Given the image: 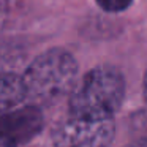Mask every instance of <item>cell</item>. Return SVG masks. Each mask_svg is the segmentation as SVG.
I'll list each match as a JSON object with an SVG mask.
<instances>
[{
	"label": "cell",
	"instance_id": "5",
	"mask_svg": "<svg viewBox=\"0 0 147 147\" xmlns=\"http://www.w3.org/2000/svg\"><path fill=\"white\" fill-rule=\"evenodd\" d=\"M26 101L22 76L16 73H0V115L16 109Z\"/></svg>",
	"mask_w": 147,
	"mask_h": 147
},
{
	"label": "cell",
	"instance_id": "11",
	"mask_svg": "<svg viewBox=\"0 0 147 147\" xmlns=\"http://www.w3.org/2000/svg\"><path fill=\"white\" fill-rule=\"evenodd\" d=\"M0 2H8V0H0Z\"/></svg>",
	"mask_w": 147,
	"mask_h": 147
},
{
	"label": "cell",
	"instance_id": "1",
	"mask_svg": "<svg viewBox=\"0 0 147 147\" xmlns=\"http://www.w3.org/2000/svg\"><path fill=\"white\" fill-rule=\"evenodd\" d=\"M125 95V79L112 65H100L84 74L70 95V115L92 120L112 119Z\"/></svg>",
	"mask_w": 147,
	"mask_h": 147
},
{
	"label": "cell",
	"instance_id": "8",
	"mask_svg": "<svg viewBox=\"0 0 147 147\" xmlns=\"http://www.w3.org/2000/svg\"><path fill=\"white\" fill-rule=\"evenodd\" d=\"M130 147H147V139H141V141H138V142L131 144Z\"/></svg>",
	"mask_w": 147,
	"mask_h": 147
},
{
	"label": "cell",
	"instance_id": "3",
	"mask_svg": "<svg viewBox=\"0 0 147 147\" xmlns=\"http://www.w3.org/2000/svg\"><path fill=\"white\" fill-rule=\"evenodd\" d=\"M115 125L112 119L92 120L70 115L52 131L55 147H108L114 139Z\"/></svg>",
	"mask_w": 147,
	"mask_h": 147
},
{
	"label": "cell",
	"instance_id": "6",
	"mask_svg": "<svg viewBox=\"0 0 147 147\" xmlns=\"http://www.w3.org/2000/svg\"><path fill=\"white\" fill-rule=\"evenodd\" d=\"M95 2L106 13H122L133 3V0H95Z\"/></svg>",
	"mask_w": 147,
	"mask_h": 147
},
{
	"label": "cell",
	"instance_id": "2",
	"mask_svg": "<svg viewBox=\"0 0 147 147\" xmlns=\"http://www.w3.org/2000/svg\"><path fill=\"white\" fill-rule=\"evenodd\" d=\"M78 62L65 49H49L40 54L24 73L26 101L32 106H49L73 90Z\"/></svg>",
	"mask_w": 147,
	"mask_h": 147
},
{
	"label": "cell",
	"instance_id": "4",
	"mask_svg": "<svg viewBox=\"0 0 147 147\" xmlns=\"http://www.w3.org/2000/svg\"><path fill=\"white\" fill-rule=\"evenodd\" d=\"M43 128V112L40 108L27 105L0 115V141L18 147L29 142Z\"/></svg>",
	"mask_w": 147,
	"mask_h": 147
},
{
	"label": "cell",
	"instance_id": "7",
	"mask_svg": "<svg viewBox=\"0 0 147 147\" xmlns=\"http://www.w3.org/2000/svg\"><path fill=\"white\" fill-rule=\"evenodd\" d=\"M7 14H8V2H0V29H2L5 19H7Z\"/></svg>",
	"mask_w": 147,
	"mask_h": 147
},
{
	"label": "cell",
	"instance_id": "9",
	"mask_svg": "<svg viewBox=\"0 0 147 147\" xmlns=\"http://www.w3.org/2000/svg\"><path fill=\"white\" fill-rule=\"evenodd\" d=\"M142 89H144V98L147 101V70H146V74H144V82H142Z\"/></svg>",
	"mask_w": 147,
	"mask_h": 147
},
{
	"label": "cell",
	"instance_id": "10",
	"mask_svg": "<svg viewBox=\"0 0 147 147\" xmlns=\"http://www.w3.org/2000/svg\"><path fill=\"white\" fill-rule=\"evenodd\" d=\"M0 147H13V146H8L7 142H3V141H0Z\"/></svg>",
	"mask_w": 147,
	"mask_h": 147
}]
</instances>
